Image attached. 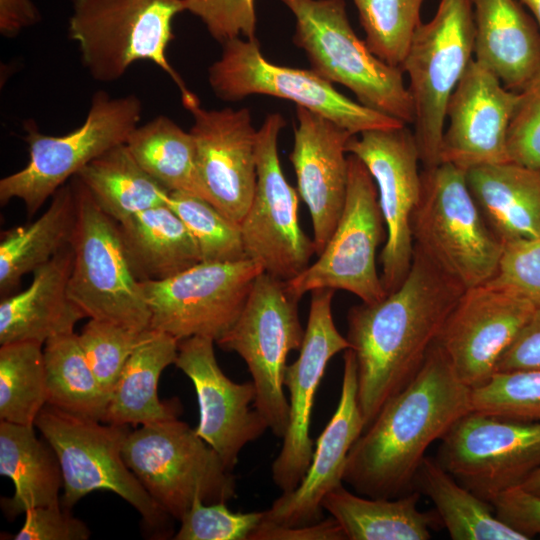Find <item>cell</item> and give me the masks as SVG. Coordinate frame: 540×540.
<instances>
[{"label":"cell","mask_w":540,"mask_h":540,"mask_svg":"<svg viewBox=\"0 0 540 540\" xmlns=\"http://www.w3.org/2000/svg\"><path fill=\"white\" fill-rule=\"evenodd\" d=\"M464 291L414 245L410 271L397 290L350 308L345 337L355 354L365 429L421 369Z\"/></svg>","instance_id":"obj_1"},{"label":"cell","mask_w":540,"mask_h":540,"mask_svg":"<svg viewBox=\"0 0 540 540\" xmlns=\"http://www.w3.org/2000/svg\"><path fill=\"white\" fill-rule=\"evenodd\" d=\"M472 410V389L436 342L415 377L383 405L351 447L343 482L371 498L413 491L428 447Z\"/></svg>","instance_id":"obj_2"},{"label":"cell","mask_w":540,"mask_h":540,"mask_svg":"<svg viewBox=\"0 0 540 540\" xmlns=\"http://www.w3.org/2000/svg\"><path fill=\"white\" fill-rule=\"evenodd\" d=\"M184 11L183 0H72L68 36L94 80L113 82L135 62L151 61L176 84L188 109L200 101L167 57L173 20Z\"/></svg>","instance_id":"obj_3"},{"label":"cell","mask_w":540,"mask_h":540,"mask_svg":"<svg viewBox=\"0 0 540 540\" xmlns=\"http://www.w3.org/2000/svg\"><path fill=\"white\" fill-rule=\"evenodd\" d=\"M294 15L293 43L311 69L348 88L362 105L412 124L413 103L400 67L391 66L354 32L344 0H280Z\"/></svg>","instance_id":"obj_4"},{"label":"cell","mask_w":540,"mask_h":540,"mask_svg":"<svg viewBox=\"0 0 540 540\" xmlns=\"http://www.w3.org/2000/svg\"><path fill=\"white\" fill-rule=\"evenodd\" d=\"M419 201L411 216L414 245L465 289L488 282L503 242L486 224L465 171L441 162L421 171Z\"/></svg>","instance_id":"obj_5"},{"label":"cell","mask_w":540,"mask_h":540,"mask_svg":"<svg viewBox=\"0 0 540 540\" xmlns=\"http://www.w3.org/2000/svg\"><path fill=\"white\" fill-rule=\"evenodd\" d=\"M101 422L49 404L36 418L35 427L54 449L61 466V505L69 509L90 492L111 491L133 506L148 528L168 535L171 516L124 461L122 450L129 426Z\"/></svg>","instance_id":"obj_6"},{"label":"cell","mask_w":540,"mask_h":540,"mask_svg":"<svg viewBox=\"0 0 540 540\" xmlns=\"http://www.w3.org/2000/svg\"><path fill=\"white\" fill-rule=\"evenodd\" d=\"M141 100L133 94L112 97L96 91L85 121L61 136L41 133L33 121L24 124L29 161L21 170L0 180V202L23 201L32 217L65 182L88 163L127 142L139 125Z\"/></svg>","instance_id":"obj_7"},{"label":"cell","mask_w":540,"mask_h":540,"mask_svg":"<svg viewBox=\"0 0 540 540\" xmlns=\"http://www.w3.org/2000/svg\"><path fill=\"white\" fill-rule=\"evenodd\" d=\"M122 452L151 497L179 521L197 499L226 503L237 495L231 470L195 429L178 418L130 431Z\"/></svg>","instance_id":"obj_8"},{"label":"cell","mask_w":540,"mask_h":540,"mask_svg":"<svg viewBox=\"0 0 540 540\" xmlns=\"http://www.w3.org/2000/svg\"><path fill=\"white\" fill-rule=\"evenodd\" d=\"M474 55L470 0H440L434 16L415 31L400 66L409 78L413 133L424 168L441 163L449 98Z\"/></svg>","instance_id":"obj_9"},{"label":"cell","mask_w":540,"mask_h":540,"mask_svg":"<svg viewBox=\"0 0 540 540\" xmlns=\"http://www.w3.org/2000/svg\"><path fill=\"white\" fill-rule=\"evenodd\" d=\"M71 183L76 220L70 243L74 258L69 299L86 317L149 329L150 310L127 258L118 223L97 205L78 177Z\"/></svg>","instance_id":"obj_10"},{"label":"cell","mask_w":540,"mask_h":540,"mask_svg":"<svg viewBox=\"0 0 540 540\" xmlns=\"http://www.w3.org/2000/svg\"><path fill=\"white\" fill-rule=\"evenodd\" d=\"M299 300L286 281L262 272L238 319L216 341L220 348L244 360L256 389L254 405L271 432L282 439L289 423L283 385L286 360L290 351H299L305 334L298 315Z\"/></svg>","instance_id":"obj_11"},{"label":"cell","mask_w":540,"mask_h":540,"mask_svg":"<svg viewBox=\"0 0 540 540\" xmlns=\"http://www.w3.org/2000/svg\"><path fill=\"white\" fill-rule=\"evenodd\" d=\"M222 46L221 57L208 69L210 87L222 101L236 102L255 94L290 100L296 106L328 118L353 135L404 124L346 97L312 69L269 62L263 56L257 38H235Z\"/></svg>","instance_id":"obj_12"},{"label":"cell","mask_w":540,"mask_h":540,"mask_svg":"<svg viewBox=\"0 0 540 540\" xmlns=\"http://www.w3.org/2000/svg\"><path fill=\"white\" fill-rule=\"evenodd\" d=\"M387 232L378 190L365 164L348 155L345 205L337 226L318 259L286 281L300 298L319 288L345 290L364 303L383 299L387 292L376 267V253Z\"/></svg>","instance_id":"obj_13"},{"label":"cell","mask_w":540,"mask_h":540,"mask_svg":"<svg viewBox=\"0 0 540 540\" xmlns=\"http://www.w3.org/2000/svg\"><path fill=\"white\" fill-rule=\"evenodd\" d=\"M286 121L268 114L257 130V180L251 204L240 223L248 259L283 281L302 273L315 251L298 221V194L286 180L278 155V136Z\"/></svg>","instance_id":"obj_14"},{"label":"cell","mask_w":540,"mask_h":540,"mask_svg":"<svg viewBox=\"0 0 540 540\" xmlns=\"http://www.w3.org/2000/svg\"><path fill=\"white\" fill-rule=\"evenodd\" d=\"M263 271L251 259L200 262L159 281H143L150 328L178 341L193 336L220 339L238 319L253 283Z\"/></svg>","instance_id":"obj_15"},{"label":"cell","mask_w":540,"mask_h":540,"mask_svg":"<svg viewBox=\"0 0 540 540\" xmlns=\"http://www.w3.org/2000/svg\"><path fill=\"white\" fill-rule=\"evenodd\" d=\"M436 459L464 487L491 502L540 468V421L472 410L443 436Z\"/></svg>","instance_id":"obj_16"},{"label":"cell","mask_w":540,"mask_h":540,"mask_svg":"<svg viewBox=\"0 0 540 540\" xmlns=\"http://www.w3.org/2000/svg\"><path fill=\"white\" fill-rule=\"evenodd\" d=\"M346 151L365 164L377 186L387 232L381 280L389 294L407 277L414 254L411 216L422 187L418 146L413 131L403 124L352 135Z\"/></svg>","instance_id":"obj_17"},{"label":"cell","mask_w":540,"mask_h":540,"mask_svg":"<svg viewBox=\"0 0 540 540\" xmlns=\"http://www.w3.org/2000/svg\"><path fill=\"white\" fill-rule=\"evenodd\" d=\"M335 290L311 291L304 339L298 358L286 366L283 385L289 392V423L281 450L272 464V479L282 491L294 490L303 479L313 455L311 415L316 391L330 359L350 348L332 316Z\"/></svg>","instance_id":"obj_18"},{"label":"cell","mask_w":540,"mask_h":540,"mask_svg":"<svg viewBox=\"0 0 540 540\" xmlns=\"http://www.w3.org/2000/svg\"><path fill=\"white\" fill-rule=\"evenodd\" d=\"M535 308L529 300L489 283L465 289L437 344L461 381L478 388L496 373L500 357Z\"/></svg>","instance_id":"obj_19"},{"label":"cell","mask_w":540,"mask_h":540,"mask_svg":"<svg viewBox=\"0 0 540 540\" xmlns=\"http://www.w3.org/2000/svg\"><path fill=\"white\" fill-rule=\"evenodd\" d=\"M214 340L193 336L179 341L175 365L193 383L199 406L196 433L219 455L232 471L239 454L261 437L268 424L255 406L252 381L236 383L217 363Z\"/></svg>","instance_id":"obj_20"},{"label":"cell","mask_w":540,"mask_h":540,"mask_svg":"<svg viewBox=\"0 0 540 540\" xmlns=\"http://www.w3.org/2000/svg\"><path fill=\"white\" fill-rule=\"evenodd\" d=\"M200 178L210 203L240 224L254 195L257 130L249 109L208 110L200 102L187 109Z\"/></svg>","instance_id":"obj_21"},{"label":"cell","mask_w":540,"mask_h":540,"mask_svg":"<svg viewBox=\"0 0 540 540\" xmlns=\"http://www.w3.org/2000/svg\"><path fill=\"white\" fill-rule=\"evenodd\" d=\"M518 99L519 92L473 58L447 104L440 161L465 172L508 162L507 131Z\"/></svg>","instance_id":"obj_22"},{"label":"cell","mask_w":540,"mask_h":540,"mask_svg":"<svg viewBox=\"0 0 540 540\" xmlns=\"http://www.w3.org/2000/svg\"><path fill=\"white\" fill-rule=\"evenodd\" d=\"M344 367L337 408L316 441L310 465L299 485L282 492L264 511L263 523L297 527L323 519L325 496L342 485L349 451L365 429L358 402L357 365L351 348L343 355Z\"/></svg>","instance_id":"obj_23"},{"label":"cell","mask_w":540,"mask_h":540,"mask_svg":"<svg viewBox=\"0 0 540 540\" xmlns=\"http://www.w3.org/2000/svg\"><path fill=\"white\" fill-rule=\"evenodd\" d=\"M296 119L289 160L296 173L298 193L311 215L315 251L320 255L345 205L346 145L353 134L302 106H296Z\"/></svg>","instance_id":"obj_24"},{"label":"cell","mask_w":540,"mask_h":540,"mask_svg":"<svg viewBox=\"0 0 540 540\" xmlns=\"http://www.w3.org/2000/svg\"><path fill=\"white\" fill-rule=\"evenodd\" d=\"M474 59L506 87L523 90L540 74V28L517 0H470Z\"/></svg>","instance_id":"obj_25"},{"label":"cell","mask_w":540,"mask_h":540,"mask_svg":"<svg viewBox=\"0 0 540 540\" xmlns=\"http://www.w3.org/2000/svg\"><path fill=\"white\" fill-rule=\"evenodd\" d=\"M73 258L70 244L33 272L25 290L1 300L0 345L21 341L44 345L50 338L74 332L86 316L68 297Z\"/></svg>","instance_id":"obj_26"},{"label":"cell","mask_w":540,"mask_h":540,"mask_svg":"<svg viewBox=\"0 0 540 540\" xmlns=\"http://www.w3.org/2000/svg\"><path fill=\"white\" fill-rule=\"evenodd\" d=\"M465 174L486 224L503 244L540 237L539 169L508 161Z\"/></svg>","instance_id":"obj_27"},{"label":"cell","mask_w":540,"mask_h":540,"mask_svg":"<svg viewBox=\"0 0 540 540\" xmlns=\"http://www.w3.org/2000/svg\"><path fill=\"white\" fill-rule=\"evenodd\" d=\"M178 344L165 332L146 330L124 366L102 422L135 426L178 417L179 401L162 402L158 396L160 375L175 364Z\"/></svg>","instance_id":"obj_28"},{"label":"cell","mask_w":540,"mask_h":540,"mask_svg":"<svg viewBox=\"0 0 540 540\" xmlns=\"http://www.w3.org/2000/svg\"><path fill=\"white\" fill-rule=\"evenodd\" d=\"M34 427L0 422V474L14 484V494L1 498V506L10 519L35 507L61 504L58 457L46 440L37 438Z\"/></svg>","instance_id":"obj_29"},{"label":"cell","mask_w":540,"mask_h":540,"mask_svg":"<svg viewBox=\"0 0 540 540\" xmlns=\"http://www.w3.org/2000/svg\"><path fill=\"white\" fill-rule=\"evenodd\" d=\"M118 225L131 268L141 282L164 280L202 262L193 235L166 204Z\"/></svg>","instance_id":"obj_30"},{"label":"cell","mask_w":540,"mask_h":540,"mask_svg":"<svg viewBox=\"0 0 540 540\" xmlns=\"http://www.w3.org/2000/svg\"><path fill=\"white\" fill-rule=\"evenodd\" d=\"M415 489L396 498L355 495L343 485L323 499V509L340 524L347 540H428L437 513L418 508Z\"/></svg>","instance_id":"obj_31"},{"label":"cell","mask_w":540,"mask_h":540,"mask_svg":"<svg viewBox=\"0 0 540 540\" xmlns=\"http://www.w3.org/2000/svg\"><path fill=\"white\" fill-rule=\"evenodd\" d=\"M76 220L72 183L64 184L52 196L46 211L34 222L1 234L0 293L8 296L22 277L47 263L70 245Z\"/></svg>","instance_id":"obj_32"},{"label":"cell","mask_w":540,"mask_h":540,"mask_svg":"<svg viewBox=\"0 0 540 540\" xmlns=\"http://www.w3.org/2000/svg\"><path fill=\"white\" fill-rule=\"evenodd\" d=\"M413 486L433 502L453 540H527L496 516L490 502L459 483L436 458H423Z\"/></svg>","instance_id":"obj_33"},{"label":"cell","mask_w":540,"mask_h":540,"mask_svg":"<svg viewBox=\"0 0 540 540\" xmlns=\"http://www.w3.org/2000/svg\"><path fill=\"white\" fill-rule=\"evenodd\" d=\"M75 176L97 205L117 223L165 205L170 194L139 165L126 143L106 151Z\"/></svg>","instance_id":"obj_34"},{"label":"cell","mask_w":540,"mask_h":540,"mask_svg":"<svg viewBox=\"0 0 540 540\" xmlns=\"http://www.w3.org/2000/svg\"><path fill=\"white\" fill-rule=\"evenodd\" d=\"M127 147L139 165L169 192H184L210 203L199 175L197 152L191 132L160 115L138 125Z\"/></svg>","instance_id":"obj_35"},{"label":"cell","mask_w":540,"mask_h":540,"mask_svg":"<svg viewBox=\"0 0 540 540\" xmlns=\"http://www.w3.org/2000/svg\"><path fill=\"white\" fill-rule=\"evenodd\" d=\"M47 404L63 411L103 421L110 397L93 373L71 332L50 338L43 348Z\"/></svg>","instance_id":"obj_36"},{"label":"cell","mask_w":540,"mask_h":540,"mask_svg":"<svg viewBox=\"0 0 540 540\" xmlns=\"http://www.w3.org/2000/svg\"><path fill=\"white\" fill-rule=\"evenodd\" d=\"M43 344L21 341L0 347V419L34 425L47 404ZM35 426V425H34Z\"/></svg>","instance_id":"obj_37"},{"label":"cell","mask_w":540,"mask_h":540,"mask_svg":"<svg viewBox=\"0 0 540 540\" xmlns=\"http://www.w3.org/2000/svg\"><path fill=\"white\" fill-rule=\"evenodd\" d=\"M425 0H353L365 42L383 62L400 67L417 28Z\"/></svg>","instance_id":"obj_38"},{"label":"cell","mask_w":540,"mask_h":540,"mask_svg":"<svg viewBox=\"0 0 540 540\" xmlns=\"http://www.w3.org/2000/svg\"><path fill=\"white\" fill-rule=\"evenodd\" d=\"M166 205L193 235L202 262L247 259L240 224L230 220L208 201L184 192H170Z\"/></svg>","instance_id":"obj_39"},{"label":"cell","mask_w":540,"mask_h":540,"mask_svg":"<svg viewBox=\"0 0 540 540\" xmlns=\"http://www.w3.org/2000/svg\"><path fill=\"white\" fill-rule=\"evenodd\" d=\"M146 330L90 318L77 334L93 373L110 398L128 358Z\"/></svg>","instance_id":"obj_40"},{"label":"cell","mask_w":540,"mask_h":540,"mask_svg":"<svg viewBox=\"0 0 540 540\" xmlns=\"http://www.w3.org/2000/svg\"><path fill=\"white\" fill-rule=\"evenodd\" d=\"M472 409L500 417L540 421V370L497 372L472 389Z\"/></svg>","instance_id":"obj_41"},{"label":"cell","mask_w":540,"mask_h":540,"mask_svg":"<svg viewBox=\"0 0 540 540\" xmlns=\"http://www.w3.org/2000/svg\"><path fill=\"white\" fill-rule=\"evenodd\" d=\"M265 512H234L225 502L197 499L180 519L175 540H250Z\"/></svg>","instance_id":"obj_42"},{"label":"cell","mask_w":540,"mask_h":540,"mask_svg":"<svg viewBox=\"0 0 540 540\" xmlns=\"http://www.w3.org/2000/svg\"><path fill=\"white\" fill-rule=\"evenodd\" d=\"M486 283L540 307V237L504 244L497 270Z\"/></svg>","instance_id":"obj_43"},{"label":"cell","mask_w":540,"mask_h":540,"mask_svg":"<svg viewBox=\"0 0 540 540\" xmlns=\"http://www.w3.org/2000/svg\"><path fill=\"white\" fill-rule=\"evenodd\" d=\"M506 148L509 161L540 170V74L519 92Z\"/></svg>","instance_id":"obj_44"},{"label":"cell","mask_w":540,"mask_h":540,"mask_svg":"<svg viewBox=\"0 0 540 540\" xmlns=\"http://www.w3.org/2000/svg\"><path fill=\"white\" fill-rule=\"evenodd\" d=\"M183 4L221 44L241 36L256 39L255 0H183Z\"/></svg>","instance_id":"obj_45"},{"label":"cell","mask_w":540,"mask_h":540,"mask_svg":"<svg viewBox=\"0 0 540 540\" xmlns=\"http://www.w3.org/2000/svg\"><path fill=\"white\" fill-rule=\"evenodd\" d=\"M15 540H86L90 530L61 504L39 506L27 510Z\"/></svg>","instance_id":"obj_46"},{"label":"cell","mask_w":540,"mask_h":540,"mask_svg":"<svg viewBox=\"0 0 540 540\" xmlns=\"http://www.w3.org/2000/svg\"><path fill=\"white\" fill-rule=\"evenodd\" d=\"M490 503L502 522L527 539L540 535V496L518 486L501 492Z\"/></svg>","instance_id":"obj_47"},{"label":"cell","mask_w":540,"mask_h":540,"mask_svg":"<svg viewBox=\"0 0 540 540\" xmlns=\"http://www.w3.org/2000/svg\"><path fill=\"white\" fill-rule=\"evenodd\" d=\"M540 370V307L500 357L497 372Z\"/></svg>","instance_id":"obj_48"},{"label":"cell","mask_w":540,"mask_h":540,"mask_svg":"<svg viewBox=\"0 0 540 540\" xmlns=\"http://www.w3.org/2000/svg\"><path fill=\"white\" fill-rule=\"evenodd\" d=\"M250 540H347L340 524L331 516L319 522L283 527L261 523Z\"/></svg>","instance_id":"obj_49"},{"label":"cell","mask_w":540,"mask_h":540,"mask_svg":"<svg viewBox=\"0 0 540 540\" xmlns=\"http://www.w3.org/2000/svg\"><path fill=\"white\" fill-rule=\"evenodd\" d=\"M40 20V12L32 0H0V33L3 37L13 38Z\"/></svg>","instance_id":"obj_50"},{"label":"cell","mask_w":540,"mask_h":540,"mask_svg":"<svg viewBox=\"0 0 540 540\" xmlns=\"http://www.w3.org/2000/svg\"><path fill=\"white\" fill-rule=\"evenodd\" d=\"M525 490L540 496V468L533 472L521 485Z\"/></svg>","instance_id":"obj_51"},{"label":"cell","mask_w":540,"mask_h":540,"mask_svg":"<svg viewBox=\"0 0 540 540\" xmlns=\"http://www.w3.org/2000/svg\"><path fill=\"white\" fill-rule=\"evenodd\" d=\"M525 5L532 13L536 23L540 28V0H518Z\"/></svg>","instance_id":"obj_52"}]
</instances>
